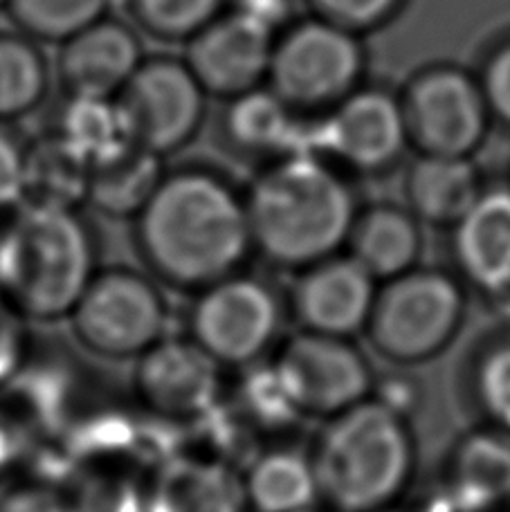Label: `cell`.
<instances>
[{
	"label": "cell",
	"instance_id": "1",
	"mask_svg": "<svg viewBox=\"0 0 510 512\" xmlns=\"http://www.w3.org/2000/svg\"><path fill=\"white\" fill-rule=\"evenodd\" d=\"M131 223L142 270L176 292L241 272L254 252L243 191L207 164L167 169Z\"/></svg>",
	"mask_w": 510,
	"mask_h": 512
},
{
	"label": "cell",
	"instance_id": "2",
	"mask_svg": "<svg viewBox=\"0 0 510 512\" xmlns=\"http://www.w3.org/2000/svg\"><path fill=\"white\" fill-rule=\"evenodd\" d=\"M243 196L254 252L295 272L340 254L360 209L346 173L311 149L268 162Z\"/></svg>",
	"mask_w": 510,
	"mask_h": 512
},
{
	"label": "cell",
	"instance_id": "3",
	"mask_svg": "<svg viewBox=\"0 0 510 512\" xmlns=\"http://www.w3.org/2000/svg\"><path fill=\"white\" fill-rule=\"evenodd\" d=\"M102 270L84 207L23 205L0 218V301L30 324L66 322Z\"/></svg>",
	"mask_w": 510,
	"mask_h": 512
},
{
	"label": "cell",
	"instance_id": "4",
	"mask_svg": "<svg viewBox=\"0 0 510 512\" xmlns=\"http://www.w3.org/2000/svg\"><path fill=\"white\" fill-rule=\"evenodd\" d=\"M308 459L326 510L376 512L412 486L416 438L407 418L367 398L324 420Z\"/></svg>",
	"mask_w": 510,
	"mask_h": 512
},
{
	"label": "cell",
	"instance_id": "5",
	"mask_svg": "<svg viewBox=\"0 0 510 512\" xmlns=\"http://www.w3.org/2000/svg\"><path fill=\"white\" fill-rule=\"evenodd\" d=\"M466 315L468 290L457 274L416 265L378 283L364 335L382 360L416 367L450 349Z\"/></svg>",
	"mask_w": 510,
	"mask_h": 512
},
{
	"label": "cell",
	"instance_id": "6",
	"mask_svg": "<svg viewBox=\"0 0 510 512\" xmlns=\"http://www.w3.org/2000/svg\"><path fill=\"white\" fill-rule=\"evenodd\" d=\"M66 322L86 353L135 362L171 335V306L151 274L129 265H102Z\"/></svg>",
	"mask_w": 510,
	"mask_h": 512
},
{
	"label": "cell",
	"instance_id": "7",
	"mask_svg": "<svg viewBox=\"0 0 510 512\" xmlns=\"http://www.w3.org/2000/svg\"><path fill=\"white\" fill-rule=\"evenodd\" d=\"M364 72L362 36L311 14L277 34L266 86L295 113L324 115L364 84Z\"/></svg>",
	"mask_w": 510,
	"mask_h": 512
},
{
	"label": "cell",
	"instance_id": "8",
	"mask_svg": "<svg viewBox=\"0 0 510 512\" xmlns=\"http://www.w3.org/2000/svg\"><path fill=\"white\" fill-rule=\"evenodd\" d=\"M284 304L266 283L236 272L191 295L187 337L223 369L261 362L275 346Z\"/></svg>",
	"mask_w": 510,
	"mask_h": 512
},
{
	"label": "cell",
	"instance_id": "9",
	"mask_svg": "<svg viewBox=\"0 0 510 512\" xmlns=\"http://www.w3.org/2000/svg\"><path fill=\"white\" fill-rule=\"evenodd\" d=\"M400 104L409 144L427 155L472 158L493 124L477 75L457 63L418 70L400 93Z\"/></svg>",
	"mask_w": 510,
	"mask_h": 512
},
{
	"label": "cell",
	"instance_id": "10",
	"mask_svg": "<svg viewBox=\"0 0 510 512\" xmlns=\"http://www.w3.org/2000/svg\"><path fill=\"white\" fill-rule=\"evenodd\" d=\"M207 93L182 57H144L117 95L133 144L167 160L196 140L207 115Z\"/></svg>",
	"mask_w": 510,
	"mask_h": 512
},
{
	"label": "cell",
	"instance_id": "11",
	"mask_svg": "<svg viewBox=\"0 0 510 512\" xmlns=\"http://www.w3.org/2000/svg\"><path fill=\"white\" fill-rule=\"evenodd\" d=\"M272 367L304 418H333L371 396V364L353 340L299 331L277 344Z\"/></svg>",
	"mask_w": 510,
	"mask_h": 512
},
{
	"label": "cell",
	"instance_id": "12",
	"mask_svg": "<svg viewBox=\"0 0 510 512\" xmlns=\"http://www.w3.org/2000/svg\"><path fill=\"white\" fill-rule=\"evenodd\" d=\"M308 149L344 173L376 176L394 169L409 144L400 95L362 84L322 115Z\"/></svg>",
	"mask_w": 510,
	"mask_h": 512
},
{
	"label": "cell",
	"instance_id": "13",
	"mask_svg": "<svg viewBox=\"0 0 510 512\" xmlns=\"http://www.w3.org/2000/svg\"><path fill=\"white\" fill-rule=\"evenodd\" d=\"M225 369L187 335H167L133 362L131 402L158 423L187 427L225 396Z\"/></svg>",
	"mask_w": 510,
	"mask_h": 512
},
{
	"label": "cell",
	"instance_id": "14",
	"mask_svg": "<svg viewBox=\"0 0 510 512\" xmlns=\"http://www.w3.org/2000/svg\"><path fill=\"white\" fill-rule=\"evenodd\" d=\"M277 30L230 5L185 43L187 66L209 97L232 99L266 86Z\"/></svg>",
	"mask_w": 510,
	"mask_h": 512
},
{
	"label": "cell",
	"instance_id": "15",
	"mask_svg": "<svg viewBox=\"0 0 510 512\" xmlns=\"http://www.w3.org/2000/svg\"><path fill=\"white\" fill-rule=\"evenodd\" d=\"M378 281L349 254H335L299 270L288 308L302 331L346 337L367 328Z\"/></svg>",
	"mask_w": 510,
	"mask_h": 512
},
{
	"label": "cell",
	"instance_id": "16",
	"mask_svg": "<svg viewBox=\"0 0 510 512\" xmlns=\"http://www.w3.org/2000/svg\"><path fill=\"white\" fill-rule=\"evenodd\" d=\"M138 30L122 18L106 16L63 41L57 54V79L63 95L117 99L142 59Z\"/></svg>",
	"mask_w": 510,
	"mask_h": 512
},
{
	"label": "cell",
	"instance_id": "17",
	"mask_svg": "<svg viewBox=\"0 0 510 512\" xmlns=\"http://www.w3.org/2000/svg\"><path fill=\"white\" fill-rule=\"evenodd\" d=\"M90 402L77 364L57 353H41L39 344L18 378L0 391V405L39 443H57Z\"/></svg>",
	"mask_w": 510,
	"mask_h": 512
},
{
	"label": "cell",
	"instance_id": "18",
	"mask_svg": "<svg viewBox=\"0 0 510 512\" xmlns=\"http://www.w3.org/2000/svg\"><path fill=\"white\" fill-rule=\"evenodd\" d=\"M452 230L454 274L484 299L510 292V187H484Z\"/></svg>",
	"mask_w": 510,
	"mask_h": 512
},
{
	"label": "cell",
	"instance_id": "19",
	"mask_svg": "<svg viewBox=\"0 0 510 512\" xmlns=\"http://www.w3.org/2000/svg\"><path fill=\"white\" fill-rule=\"evenodd\" d=\"M142 512H250L239 470L176 452L142 479Z\"/></svg>",
	"mask_w": 510,
	"mask_h": 512
},
{
	"label": "cell",
	"instance_id": "20",
	"mask_svg": "<svg viewBox=\"0 0 510 512\" xmlns=\"http://www.w3.org/2000/svg\"><path fill=\"white\" fill-rule=\"evenodd\" d=\"M439 488L457 512H502L510 506V434L479 425L445 456Z\"/></svg>",
	"mask_w": 510,
	"mask_h": 512
},
{
	"label": "cell",
	"instance_id": "21",
	"mask_svg": "<svg viewBox=\"0 0 510 512\" xmlns=\"http://www.w3.org/2000/svg\"><path fill=\"white\" fill-rule=\"evenodd\" d=\"M284 99L268 86L225 99L221 115V140L239 158H266V164L281 155L302 151V122Z\"/></svg>",
	"mask_w": 510,
	"mask_h": 512
},
{
	"label": "cell",
	"instance_id": "22",
	"mask_svg": "<svg viewBox=\"0 0 510 512\" xmlns=\"http://www.w3.org/2000/svg\"><path fill=\"white\" fill-rule=\"evenodd\" d=\"M486 187L475 158L418 153L405 171V207L421 225L454 227Z\"/></svg>",
	"mask_w": 510,
	"mask_h": 512
},
{
	"label": "cell",
	"instance_id": "23",
	"mask_svg": "<svg viewBox=\"0 0 510 512\" xmlns=\"http://www.w3.org/2000/svg\"><path fill=\"white\" fill-rule=\"evenodd\" d=\"M346 248L378 283L400 277L423 256V225L405 205L373 203L358 209Z\"/></svg>",
	"mask_w": 510,
	"mask_h": 512
},
{
	"label": "cell",
	"instance_id": "24",
	"mask_svg": "<svg viewBox=\"0 0 510 512\" xmlns=\"http://www.w3.org/2000/svg\"><path fill=\"white\" fill-rule=\"evenodd\" d=\"M239 474L250 512H302L320 504L308 452L293 445L263 447Z\"/></svg>",
	"mask_w": 510,
	"mask_h": 512
},
{
	"label": "cell",
	"instance_id": "25",
	"mask_svg": "<svg viewBox=\"0 0 510 512\" xmlns=\"http://www.w3.org/2000/svg\"><path fill=\"white\" fill-rule=\"evenodd\" d=\"M165 158L129 144L113 158L90 167L86 207L115 221H133L165 176Z\"/></svg>",
	"mask_w": 510,
	"mask_h": 512
},
{
	"label": "cell",
	"instance_id": "26",
	"mask_svg": "<svg viewBox=\"0 0 510 512\" xmlns=\"http://www.w3.org/2000/svg\"><path fill=\"white\" fill-rule=\"evenodd\" d=\"M223 402L252 438H281L304 418L270 360L236 371V378L225 387Z\"/></svg>",
	"mask_w": 510,
	"mask_h": 512
},
{
	"label": "cell",
	"instance_id": "27",
	"mask_svg": "<svg viewBox=\"0 0 510 512\" xmlns=\"http://www.w3.org/2000/svg\"><path fill=\"white\" fill-rule=\"evenodd\" d=\"M48 133L93 164L113 158L133 144L117 99H90L63 95L52 111Z\"/></svg>",
	"mask_w": 510,
	"mask_h": 512
},
{
	"label": "cell",
	"instance_id": "28",
	"mask_svg": "<svg viewBox=\"0 0 510 512\" xmlns=\"http://www.w3.org/2000/svg\"><path fill=\"white\" fill-rule=\"evenodd\" d=\"M90 164L45 131L27 144L25 205L86 207Z\"/></svg>",
	"mask_w": 510,
	"mask_h": 512
},
{
	"label": "cell",
	"instance_id": "29",
	"mask_svg": "<svg viewBox=\"0 0 510 512\" xmlns=\"http://www.w3.org/2000/svg\"><path fill=\"white\" fill-rule=\"evenodd\" d=\"M52 70L48 57L30 36L0 30V122L16 124L48 99Z\"/></svg>",
	"mask_w": 510,
	"mask_h": 512
},
{
	"label": "cell",
	"instance_id": "30",
	"mask_svg": "<svg viewBox=\"0 0 510 512\" xmlns=\"http://www.w3.org/2000/svg\"><path fill=\"white\" fill-rule=\"evenodd\" d=\"M113 0H7L5 14L14 30L36 43H57L72 39L108 16Z\"/></svg>",
	"mask_w": 510,
	"mask_h": 512
},
{
	"label": "cell",
	"instance_id": "31",
	"mask_svg": "<svg viewBox=\"0 0 510 512\" xmlns=\"http://www.w3.org/2000/svg\"><path fill=\"white\" fill-rule=\"evenodd\" d=\"M466 391L481 425L510 434V335L477 346L468 362Z\"/></svg>",
	"mask_w": 510,
	"mask_h": 512
},
{
	"label": "cell",
	"instance_id": "32",
	"mask_svg": "<svg viewBox=\"0 0 510 512\" xmlns=\"http://www.w3.org/2000/svg\"><path fill=\"white\" fill-rule=\"evenodd\" d=\"M131 25L162 43H187L230 7V0H122Z\"/></svg>",
	"mask_w": 510,
	"mask_h": 512
},
{
	"label": "cell",
	"instance_id": "33",
	"mask_svg": "<svg viewBox=\"0 0 510 512\" xmlns=\"http://www.w3.org/2000/svg\"><path fill=\"white\" fill-rule=\"evenodd\" d=\"M0 512H90L77 472L70 477L23 472L0 488Z\"/></svg>",
	"mask_w": 510,
	"mask_h": 512
},
{
	"label": "cell",
	"instance_id": "34",
	"mask_svg": "<svg viewBox=\"0 0 510 512\" xmlns=\"http://www.w3.org/2000/svg\"><path fill=\"white\" fill-rule=\"evenodd\" d=\"M306 3L313 9V16L362 36L389 23L405 0H306Z\"/></svg>",
	"mask_w": 510,
	"mask_h": 512
},
{
	"label": "cell",
	"instance_id": "35",
	"mask_svg": "<svg viewBox=\"0 0 510 512\" xmlns=\"http://www.w3.org/2000/svg\"><path fill=\"white\" fill-rule=\"evenodd\" d=\"M27 144L14 124L0 122V218L25 205Z\"/></svg>",
	"mask_w": 510,
	"mask_h": 512
},
{
	"label": "cell",
	"instance_id": "36",
	"mask_svg": "<svg viewBox=\"0 0 510 512\" xmlns=\"http://www.w3.org/2000/svg\"><path fill=\"white\" fill-rule=\"evenodd\" d=\"M32 324L0 301V391L12 384L34 355Z\"/></svg>",
	"mask_w": 510,
	"mask_h": 512
},
{
	"label": "cell",
	"instance_id": "37",
	"mask_svg": "<svg viewBox=\"0 0 510 512\" xmlns=\"http://www.w3.org/2000/svg\"><path fill=\"white\" fill-rule=\"evenodd\" d=\"M477 79L493 122L510 126V36L486 54Z\"/></svg>",
	"mask_w": 510,
	"mask_h": 512
},
{
	"label": "cell",
	"instance_id": "38",
	"mask_svg": "<svg viewBox=\"0 0 510 512\" xmlns=\"http://www.w3.org/2000/svg\"><path fill=\"white\" fill-rule=\"evenodd\" d=\"M36 445L41 443L0 405V488L25 470Z\"/></svg>",
	"mask_w": 510,
	"mask_h": 512
},
{
	"label": "cell",
	"instance_id": "39",
	"mask_svg": "<svg viewBox=\"0 0 510 512\" xmlns=\"http://www.w3.org/2000/svg\"><path fill=\"white\" fill-rule=\"evenodd\" d=\"M421 391V382L407 376V373H387L385 378L376 376V380H373L369 398L378 400L380 405L409 420V416L421 405Z\"/></svg>",
	"mask_w": 510,
	"mask_h": 512
},
{
	"label": "cell",
	"instance_id": "40",
	"mask_svg": "<svg viewBox=\"0 0 510 512\" xmlns=\"http://www.w3.org/2000/svg\"><path fill=\"white\" fill-rule=\"evenodd\" d=\"M376 512H414V510H403L398 506H391V508H382V510H376Z\"/></svg>",
	"mask_w": 510,
	"mask_h": 512
},
{
	"label": "cell",
	"instance_id": "41",
	"mask_svg": "<svg viewBox=\"0 0 510 512\" xmlns=\"http://www.w3.org/2000/svg\"><path fill=\"white\" fill-rule=\"evenodd\" d=\"M5 7H7V0H0V12H5Z\"/></svg>",
	"mask_w": 510,
	"mask_h": 512
},
{
	"label": "cell",
	"instance_id": "42",
	"mask_svg": "<svg viewBox=\"0 0 510 512\" xmlns=\"http://www.w3.org/2000/svg\"><path fill=\"white\" fill-rule=\"evenodd\" d=\"M302 512H324V510H317V508H308V510H302Z\"/></svg>",
	"mask_w": 510,
	"mask_h": 512
}]
</instances>
